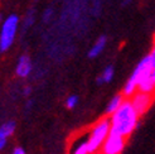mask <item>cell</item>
I'll use <instances>...</instances> for the list:
<instances>
[{
  "mask_svg": "<svg viewBox=\"0 0 155 154\" xmlns=\"http://www.w3.org/2000/svg\"><path fill=\"white\" fill-rule=\"evenodd\" d=\"M18 23H19V18L15 14L9 15L4 20L2 25V32H0V51L2 52H6L12 47L15 34H17Z\"/></svg>",
  "mask_w": 155,
  "mask_h": 154,
  "instance_id": "cell-3",
  "label": "cell"
},
{
  "mask_svg": "<svg viewBox=\"0 0 155 154\" xmlns=\"http://www.w3.org/2000/svg\"><path fill=\"white\" fill-rule=\"evenodd\" d=\"M88 134L90 132H84L73 135V139L69 142L68 154H91L88 147Z\"/></svg>",
  "mask_w": 155,
  "mask_h": 154,
  "instance_id": "cell-5",
  "label": "cell"
},
{
  "mask_svg": "<svg viewBox=\"0 0 155 154\" xmlns=\"http://www.w3.org/2000/svg\"><path fill=\"white\" fill-rule=\"evenodd\" d=\"M77 102H78V97H77L76 95H72L66 100V106L68 107V109H73V107L77 105Z\"/></svg>",
  "mask_w": 155,
  "mask_h": 154,
  "instance_id": "cell-15",
  "label": "cell"
},
{
  "mask_svg": "<svg viewBox=\"0 0 155 154\" xmlns=\"http://www.w3.org/2000/svg\"><path fill=\"white\" fill-rule=\"evenodd\" d=\"M150 58H151V76L155 81V47L153 48V51L150 53Z\"/></svg>",
  "mask_w": 155,
  "mask_h": 154,
  "instance_id": "cell-16",
  "label": "cell"
},
{
  "mask_svg": "<svg viewBox=\"0 0 155 154\" xmlns=\"http://www.w3.org/2000/svg\"><path fill=\"white\" fill-rule=\"evenodd\" d=\"M139 118H140V115L135 110L131 100L125 99L122 105L120 106V109L110 116L111 132L117 133L124 138H129L134 133Z\"/></svg>",
  "mask_w": 155,
  "mask_h": 154,
  "instance_id": "cell-1",
  "label": "cell"
},
{
  "mask_svg": "<svg viewBox=\"0 0 155 154\" xmlns=\"http://www.w3.org/2000/svg\"><path fill=\"white\" fill-rule=\"evenodd\" d=\"M114 73H115V72H114V67H112V66H107L105 70H104L102 75L97 79V83L101 85V83H104V82H110V81L114 79Z\"/></svg>",
  "mask_w": 155,
  "mask_h": 154,
  "instance_id": "cell-13",
  "label": "cell"
},
{
  "mask_svg": "<svg viewBox=\"0 0 155 154\" xmlns=\"http://www.w3.org/2000/svg\"><path fill=\"white\" fill-rule=\"evenodd\" d=\"M12 154H25V152H24V149H23V148H15L14 150H13V153Z\"/></svg>",
  "mask_w": 155,
  "mask_h": 154,
  "instance_id": "cell-17",
  "label": "cell"
},
{
  "mask_svg": "<svg viewBox=\"0 0 155 154\" xmlns=\"http://www.w3.org/2000/svg\"><path fill=\"white\" fill-rule=\"evenodd\" d=\"M148 75H151V58H150V55L144 57L140 62L137 63V66L135 67V70L133 72V75L130 76V79L133 82L135 83H139L143 77L148 76Z\"/></svg>",
  "mask_w": 155,
  "mask_h": 154,
  "instance_id": "cell-7",
  "label": "cell"
},
{
  "mask_svg": "<svg viewBox=\"0 0 155 154\" xmlns=\"http://www.w3.org/2000/svg\"><path fill=\"white\" fill-rule=\"evenodd\" d=\"M153 99H154V95L137 90L135 94L131 96V102H133L137 114L141 116V115H144L146 111L149 110V107L153 104Z\"/></svg>",
  "mask_w": 155,
  "mask_h": 154,
  "instance_id": "cell-6",
  "label": "cell"
},
{
  "mask_svg": "<svg viewBox=\"0 0 155 154\" xmlns=\"http://www.w3.org/2000/svg\"><path fill=\"white\" fill-rule=\"evenodd\" d=\"M14 130H15L14 121H8L2 125V128H0V149H4L8 138L13 135Z\"/></svg>",
  "mask_w": 155,
  "mask_h": 154,
  "instance_id": "cell-9",
  "label": "cell"
},
{
  "mask_svg": "<svg viewBox=\"0 0 155 154\" xmlns=\"http://www.w3.org/2000/svg\"><path fill=\"white\" fill-rule=\"evenodd\" d=\"M106 41H107V38H106L105 35H101V37H100L95 42V44L92 45V48L90 49V52H88V57H90V58H95V57H97L100 53H101V52L105 49Z\"/></svg>",
  "mask_w": 155,
  "mask_h": 154,
  "instance_id": "cell-12",
  "label": "cell"
},
{
  "mask_svg": "<svg viewBox=\"0 0 155 154\" xmlns=\"http://www.w3.org/2000/svg\"><path fill=\"white\" fill-rule=\"evenodd\" d=\"M137 90L148 92V94H151V95H155V81L153 79V76L148 75V76L143 77L137 83Z\"/></svg>",
  "mask_w": 155,
  "mask_h": 154,
  "instance_id": "cell-10",
  "label": "cell"
},
{
  "mask_svg": "<svg viewBox=\"0 0 155 154\" xmlns=\"http://www.w3.org/2000/svg\"><path fill=\"white\" fill-rule=\"evenodd\" d=\"M32 72V62L28 56H21L15 67V73L20 79H25L29 76V73Z\"/></svg>",
  "mask_w": 155,
  "mask_h": 154,
  "instance_id": "cell-8",
  "label": "cell"
},
{
  "mask_svg": "<svg viewBox=\"0 0 155 154\" xmlns=\"http://www.w3.org/2000/svg\"><path fill=\"white\" fill-rule=\"evenodd\" d=\"M136 91H137V83H135V82H133L131 80H129L125 83V86H124L122 95L125 96V97H131Z\"/></svg>",
  "mask_w": 155,
  "mask_h": 154,
  "instance_id": "cell-14",
  "label": "cell"
},
{
  "mask_svg": "<svg viewBox=\"0 0 155 154\" xmlns=\"http://www.w3.org/2000/svg\"><path fill=\"white\" fill-rule=\"evenodd\" d=\"M88 134V147H90V153L91 154H97L101 150L105 140L107 139L108 134L111 132V120L108 116L101 118L98 121L95 122V125L92 126Z\"/></svg>",
  "mask_w": 155,
  "mask_h": 154,
  "instance_id": "cell-2",
  "label": "cell"
},
{
  "mask_svg": "<svg viewBox=\"0 0 155 154\" xmlns=\"http://www.w3.org/2000/svg\"><path fill=\"white\" fill-rule=\"evenodd\" d=\"M125 142L126 138H124L117 133L110 132L101 148V154H121L125 148Z\"/></svg>",
  "mask_w": 155,
  "mask_h": 154,
  "instance_id": "cell-4",
  "label": "cell"
},
{
  "mask_svg": "<svg viewBox=\"0 0 155 154\" xmlns=\"http://www.w3.org/2000/svg\"><path fill=\"white\" fill-rule=\"evenodd\" d=\"M124 100H125V96H124L122 94L115 95V96L111 99V101L108 102L107 107H106V115H108V116H111V115H112L114 112L117 111V110L120 109V106L122 105Z\"/></svg>",
  "mask_w": 155,
  "mask_h": 154,
  "instance_id": "cell-11",
  "label": "cell"
},
{
  "mask_svg": "<svg viewBox=\"0 0 155 154\" xmlns=\"http://www.w3.org/2000/svg\"><path fill=\"white\" fill-rule=\"evenodd\" d=\"M51 14H52V12H51V9H48L47 12L44 13V15H43V19H44V20H48V19H49V17H51Z\"/></svg>",
  "mask_w": 155,
  "mask_h": 154,
  "instance_id": "cell-18",
  "label": "cell"
},
{
  "mask_svg": "<svg viewBox=\"0 0 155 154\" xmlns=\"http://www.w3.org/2000/svg\"><path fill=\"white\" fill-rule=\"evenodd\" d=\"M24 94H25V95H29V94H30V87H25V89H24Z\"/></svg>",
  "mask_w": 155,
  "mask_h": 154,
  "instance_id": "cell-19",
  "label": "cell"
}]
</instances>
